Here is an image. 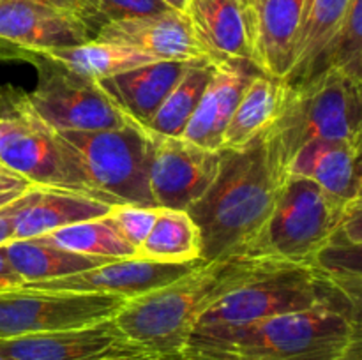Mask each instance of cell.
<instances>
[{
  "instance_id": "obj_1",
  "label": "cell",
  "mask_w": 362,
  "mask_h": 360,
  "mask_svg": "<svg viewBox=\"0 0 362 360\" xmlns=\"http://www.w3.org/2000/svg\"><path fill=\"white\" fill-rule=\"evenodd\" d=\"M269 261L232 256L204 263L170 284L129 299L113 323L141 355L179 360L202 314L271 268Z\"/></svg>"
},
{
  "instance_id": "obj_2",
  "label": "cell",
  "mask_w": 362,
  "mask_h": 360,
  "mask_svg": "<svg viewBox=\"0 0 362 360\" xmlns=\"http://www.w3.org/2000/svg\"><path fill=\"white\" fill-rule=\"evenodd\" d=\"M218 175L187 207L200 233L205 263L240 256L264 226L285 176L276 172L262 134L240 148H223Z\"/></svg>"
},
{
  "instance_id": "obj_3",
  "label": "cell",
  "mask_w": 362,
  "mask_h": 360,
  "mask_svg": "<svg viewBox=\"0 0 362 360\" xmlns=\"http://www.w3.org/2000/svg\"><path fill=\"white\" fill-rule=\"evenodd\" d=\"M262 140L281 176L311 141H362V81L332 67L303 83L281 80L278 108Z\"/></svg>"
},
{
  "instance_id": "obj_4",
  "label": "cell",
  "mask_w": 362,
  "mask_h": 360,
  "mask_svg": "<svg viewBox=\"0 0 362 360\" xmlns=\"http://www.w3.org/2000/svg\"><path fill=\"white\" fill-rule=\"evenodd\" d=\"M361 321L329 309L281 314L243 327L194 328L184 360H308L345 344Z\"/></svg>"
},
{
  "instance_id": "obj_5",
  "label": "cell",
  "mask_w": 362,
  "mask_h": 360,
  "mask_svg": "<svg viewBox=\"0 0 362 360\" xmlns=\"http://www.w3.org/2000/svg\"><path fill=\"white\" fill-rule=\"evenodd\" d=\"M350 205L336 200L311 180L288 173L279 186L267 221L240 256L310 267L315 254L341 224Z\"/></svg>"
},
{
  "instance_id": "obj_6",
  "label": "cell",
  "mask_w": 362,
  "mask_h": 360,
  "mask_svg": "<svg viewBox=\"0 0 362 360\" xmlns=\"http://www.w3.org/2000/svg\"><path fill=\"white\" fill-rule=\"evenodd\" d=\"M310 309L336 311L361 321V304L313 268L279 265L212 304L194 328L243 327Z\"/></svg>"
},
{
  "instance_id": "obj_7",
  "label": "cell",
  "mask_w": 362,
  "mask_h": 360,
  "mask_svg": "<svg viewBox=\"0 0 362 360\" xmlns=\"http://www.w3.org/2000/svg\"><path fill=\"white\" fill-rule=\"evenodd\" d=\"M90 186L112 205L156 207L148 187L147 129L131 120L117 129L57 131Z\"/></svg>"
},
{
  "instance_id": "obj_8",
  "label": "cell",
  "mask_w": 362,
  "mask_h": 360,
  "mask_svg": "<svg viewBox=\"0 0 362 360\" xmlns=\"http://www.w3.org/2000/svg\"><path fill=\"white\" fill-rule=\"evenodd\" d=\"M28 64L35 67L37 83L25 92L30 112L53 131L117 129L129 116L101 90L98 81L32 52Z\"/></svg>"
},
{
  "instance_id": "obj_9",
  "label": "cell",
  "mask_w": 362,
  "mask_h": 360,
  "mask_svg": "<svg viewBox=\"0 0 362 360\" xmlns=\"http://www.w3.org/2000/svg\"><path fill=\"white\" fill-rule=\"evenodd\" d=\"M0 164L20 175L30 186L73 191L112 205L90 186L59 133L30 112L27 97L13 126L0 138Z\"/></svg>"
},
{
  "instance_id": "obj_10",
  "label": "cell",
  "mask_w": 362,
  "mask_h": 360,
  "mask_svg": "<svg viewBox=\"0 0 362 360\" xmlns=\"http://www.w3.org/2000/svg\"><path fill=\"white\" fill-rule=\"evenodd\" d=\"M126 302L127 299L117 295L4 289L0 292V339L103 323L113 320Z\"/></svg>"
},
{
  "instance_id": "obj_11",
  "label": "cell",
  "mask_w": 362,
  "mask_h": 360,
  "mask_svg": "<svg viewBox=\"0 0 362 360\" xmlns=\"http://www.w3.org/2000/svg\"><path fill=\"white\" fill-rule=\"evenodd\" d=\"M147 140L148 187L154 205L158 208L187 210L214 182L221 152L148 129Z\"/></svg>"
},
{
  "instance_id": "obj_12",
  "label": "cell",
  "mask_w": 362,
  "mask_h": 360,
  "mask_svg": "<svg viewBox=\"0 0 362 360\" xmlns=\"http://www.w3.org/2000/svg\"><path fill=\"white\" fill-rule=\"evenodd\" d=\"M204 263L205 261L202 260L191 261V263H156V261L140 260L134 256L122 258V260H112L90 270L78 272L66 277L25 282L21 288L39 289V292L117 295L129 300L170 284Z\"/></svg>"
},
{
  "instance_id": "obj_13",
  "label": "cell",
  "mask_w": 362,
  "mask_h": 360,
  "mask_svg": "<svg viewBox=\"0 0 362 360\" xmlns=\"http://www.w3.org/2000/svg\"><path fill=\"white\" fill-rule=\"evenodd\" d=\"M0 355L11 360H106L141 353L108 320L69 330L0 339Z\"/></svg>"
},
{
  "instance_id": "obj_14",
  "label": "cell",
  "mask_w": 362,
  "mask_h": 360,
  "mask_svg": "<svg viewBox=\"0 0 362 360\" xmlns=\"http://www.w3.org/2000/svg\"><path fill=\"white\" fill-rule=\"evenodd\" d=\"M0 39L28 52H45L85 44L94 32L74 14L35 0H0Z\"/></svg>"
},
{
  "instance_id": "obj_15",
  "label": "cell",
  "mask_w": 362,
  "mask_h": 360,
  "mask_svg": "<svg viewBox=\"0 0 362 360\" xmlns=\"http://www.w3.org/2000/svg\"><path fill=\"white\" fill-rule=\"evenodd\" d=\"M95 41L129 46L158 60H193L205 55L184 11L168 9L148 16L106 23L95 32Z\"/></svg>"
},
{
  "instance_id": "obj_16",
  "label": "cell",
  "mask_w": 362,
  "mask_h": 360,
  "mask_svg": "<svg viewBox=\"0 0 362 360\" xmlns=\"http://www.w3.org/2000/svg\"><path fill=\"white\" fill-rule=\"evenodd\" d=\"M112 207L73 191L32 186L9 203L13 240L35 239L64 226L103 217Z\"/></svg>"
},
{
  "instance_id": "obj_17",
  "label": "cell",
  "mask_w": 362,
  "mask_h": 360,
  "mask_svg": "<svg viewBox=\"0 0 362 360\" xmlns=\"http://www.w3.org/2000/svg\"><path fill=\"white\" fill-rule=\"evenodd\" d=\"M304 0H247L251 20V60L260 73L285 80Z\"/></svg>"
},
{
  "instance_id": "obj_18",
  "label": "cell",
  "mask_w": 362,
  "mask_h": 360,
  "mask_svg": "<svg viewBox=\"0 0 362 360\" xmlns=\"http://www.w3.org/2000/svg\"><path fill=\"white\" fill-rule=\"evenodd\" d=\"M184 14L212 62H250L251 20L247 0H187Z\"/></svg>"
},
{
  "instance_id": "obj_19",
  "label": "cell",
  "mask_w": 362,
  "mask_h": 360,
  "mask_svg": "<svg viewBox=\"0 0 362 360\" xmlns=\"http://www.w3.org/2000/svg\"><path fill=\"white\" fill-rule=\"evenodd\" d=\"M260 71L247 60L216 64L214 74L180 138L209 150H221L223 134L240 95Z\"/></svg>"
},
{
  "instance_id": "obj_20",
  "label": "cell",
  "mask_w": 362,
  "mask_h": 360,
  "mask_svg": "<svg viewBox=\"0 0 362 360\" xmlns=\"http://www.w3.org/2000/svg\"><path fill=\"white\" fill-rule=\"evenodd\" d=\"M362 141L317 140L300 148L290 162V175L304 176L341 203L361 201Z\"/></svg>"
},
{
  "instance_id": "obj_21",
  "label": "cell",
  "mask_w": 362,
  "mask_h": 360,
  "mask_svg": "<svg viewBox=\"0 0 362 360\" xmlns=\"http://www.w3.org/2000/svg\"><path fill=\"white\" fill-rule=\"evenodd\" d=\"M189 60H158L98 81L101 90L134 122L145 124L161 106Z\"/></svg>"
},
{
  "instance_id": "obj_22",
  "label": "cell",
  "mask_w": 362,
  "mask_h": 360,
  "mask_svg": "<svg viewBox=\"0 0 362 360\" xmlns=\"http://www.w3.org/2000/svg\"><path fill=\"white\" fill-rule=\"evenodd\" d=\"M352 0H304L293 60L283 81L303 83L318 74L322 55L349 14Z\"/></svg>"
},
{
  "instance_id": "obj_23",
  "label": "cell",
  "mask_w": 362,
  "mask_h": 360,
  "mask_svg": "<svg viewBox=\"0 0 362 360\" xmlns=\"http://www.w3.org/2000/svg\"><path fill=\"white\" fill-rule=\"evenodd\" d=\"M11 267L25 282L66 277L112 261V258L83 256L60 249L41 239L11 240L4 244Z\"/></svg>"
},
{
  "instance_id": "obj_24",
  "label": "cell",
  "mask_w": 362,
  "mask_h": 360,
  "mask_svg": "<svg viewBox=\"0 0 362 360\" xmlns=\"http://www.w3.org/2000/svg\"><path fill=\"white\" fill-rule=\"evenodd\" d=\"M35 53L94 81L106 80V78L117 76V74L126 73V71L158 62L156 56L140 52L136 48L101 42L95 41V39L80 46L45 49V52Z\"/></svg>"
},
{
  "instance_id": "obj_25",
  "label": "cell",
  "mask_w": 362,
  "mask_h": 360,
  "mask_svg": "<svg viewBox=\"0 0 362 360\" xmlns=\"http://www.w3.org/2000/svg\"><path fill=\"white\" fill-rule=\"evenodd\" d=\"M134 258L156 263L200 260V233L186 210L158 208V215Z\"/></svg>"
},
{
  "instance_id": "obj_26",
  "label": "cell",
  "mask_w": 362,
  "mask_h": 360,
  "mask_svg": "<svg viewBox=\"0 0 362 360\" xmlns=\"http://www.w3.org/2000/svg\"><path fill=\"white\" fill-rule=\"evenodd\" d=\"M281 94V80L264 73L253 80L240 95L223 134V148H240L260 136L274 116Z\"/></svg>"
},
{
  "instance_id": "obj_27",
  "label": "cell",
  "mask_w": 362,
  "mask_h": 360,
  "mask_svg": "<svg viewBox=\"0 0 362 360\" xmlns=\"http://www.w3.org/2000/svg\"><path fill=\"white\" fill-rule=\"evenodd\" d=\"M214 69L216 64L209 56L189 60L180 80L144 127L166 136H180L193 116Z\"/></svg>"
},
{
  "instance_id": "obj_28",
  "label": "cell",
  "mask_w": 362,
  "mask_h": 360,
  "mask_svg": "<svg viewBox=\"0 0 362 360\" xmlns=\"http://www.w3.org/2000/svg\"><path fill=\"white\" fill-rule=\"evenodd\" d=\"M35 239H41L45 242L60 247V249L71 251V253L83 254V256L122 260V258H133L136 254L134 247L129 246L117 233V229L106 219V215L64 226V228L55 229L48 235L35 236Z\"/></svg>"
},
{
  "instance_id": "obj_29",
  "label": "cell",
  "mask_w": 362,
  "mask_h": 360,
  "mask_svg": "<svg viewBox=\"0 0 362 360\" xmlns=\"http://www.w3.org/2000/svg\"><path fill=\"white\" fill-rule=\"evenodd\" d=\"M329 67L362 81V0H352L349 14L322 55L318 73Z\"/></svg>"
},
{
  "instance_id": "obj_30",
  "label": "cell",
  "mask_w": 362,
  "mask_h": 360,
  "mask_svg": "<svg viewBox=\"0 0 362 360\" xmlns=\"http://www.w3.org/2000/svg\"><path fill=\"white\" fill-rule=\"evenodd\" d=\"M158 215V207H141L133 203L113 205L106 214V219L112 222L120 236L126 240L134 251L144 244L145 236L151 232L152 224Z\"/></svg>"
},
{
  "instance_id": "obj_31",
  "label": "cell",
  "mask_w": 362,
  "mask_h": 360,
  "mask_svg": "<svg viewBox=\"0 0 362 360\" xmlns=\"http://www.w3.org/2000/svg\"><path fill=\"white\" fill-rule=\"evenodd\" d=\"M98 16L99 28L106 23L127 18L148 16L172 9L163 0H88Z\"/></svg>"
},
{
  "instance_id": "obj_32",
  "label": "cell",
  "mask_w": 362,
  "mask_h": 360,
  "mask_svg": "<svg viewBox=\"0 0 362 360\" xmlns=\"http://www.w3.org/2000/svg\"><path fill=\"white\" fill-rule=\"evenodd\" d=\"M35 2L45 4V6L53 7V9L64 11V13L74 14V16H78L81 21L88 25V28L94 32V35L99 30L98 16H95L94 7H92L88 0H35Z\"/></svg>"
},
{
  "instance_id": "obj_33",
  "label": "cell",
  "mask_w": 362,
  "mask_h": 360,
  "mask_svg": "<svg viewBox=\"0 0 362 360\" xmlns=\"http://www.w3.org/2000/svg\"><path fill=\"white\" fill-rule=\"evenodd\" d=\"M308 360H362V337L359 334L352 335L345 344L338 346L334 349L320 353V355L313 356Z\"/></svg>"
},
{
  "instance_id": "obj_34",
  "label": "cell",
  "mask_w": 362,
  "mask_h": 360,
  "mask_svg": "<svg viewBox=\"0 0 362 360\" xmlns=\"http://www.w3.org/2000/svg\"><path fill=\"white\" fill-rule=\"evenodd\" d=\"M21 286H23V279H21L20 275L14 272V268L11 267L6 247L0 246V292H4V289L21 288Z\"/></svg>"
},
{
  "instance_id": "obj_35",
  "label": "cell",
  "mask_w": 362,
  "mask_h": 360,
  "mask_svg": "<svg viewBox=\"0 0 362 360\" xmlns=\"http://www.w3.org/2000/svg\"><path fill=\"white\" fill-rule=\"evenodd\" d=\"M32 187L27 180L21 179L14 172L7 169L6 166L0 164V193H7V191H25Z\"/></svg>"
},
{
  "instance_id": "obj_36",
  "label": "cell",
  "mask_w": 362,
  "mask_h": 360,
  "mask_svg": "<svg viewBox=\"0 0 362 360\" xmlns=\"http://www.w3.org/2000/svg\"><path fill=\"white\" fill-rule=\"evenodd\" d=\"M32 52L28 49L20 48L16 44H11V42L0 39V62H7V60H25L28 62Z\"/></svg>"
},
{
  "instance_id": "obj_37",
  "label": "cell",
  "mask_w": 362,
  "mask_h": 360,
  "mask_svg": "<svg viewBox=\"0 0 362 360\" xmlns=\"http://www.w3.org/2000/svg\"><path fill=\"white\" fill-rule=\"evenodd\" d=\"M13 240V217L9 212V203L0 208V246Z\"/></svg>"
},
{
  "instance_id": "obj_38",
  "label": "cell",
  "mask_w": 362,
  "mask_h": 360,
  "mask_svg": "<svg viewBox=\"0 0 362 360\" xmlns=\"http://www.w3.org/2000/svg\"><path fill=\"white\" fill-rule=\"evenodd\" d=\"M20 94V88H14L6 85V87H0V109L7 108L11 102L16 99V95Z\"/></svg>"
},
{
  "instance_id": "obj_39",
  "label": "cell",
  "mask_w": 362,
  "mask_h": 360,
  "mask_svg": "<svg viewBox=\"0 0 362 360\" xmlns=\"http://www.w3.org/2000/svg\"><path fill=\"white\" fill-rule=\"evenodd\" d=\"M21 193H23V191H7V193H0V208L6 207V205L11 203L13 200H16Z\"/></svg>"
},
{
  "instance_id": "obj_40",
  "label": "cell",
  "mask_w": 362,
  "mask_h": 360,
  "mask_svg": "<svg viewBox=\"0 0 362 360\" xmlns=\"http://www.w3.org/2000/svg\"><path fill=\"white\" fill-rule=\"evenodd\" d=\"M163 2L168 4L172 9H177V11H184V7H186V2L187 0H163Z\"/></svg>"
},
{
  "instance_id": "obj_41",
  "label": "cell",
  "mask_w": 362,
  "mask_h": 360,
  "mask_svg": "<svg viewBox=\"0 0 362 360\" xmlns=\"http://www.w3.org/2000/svg\"><path fill=\"white\" fill-rule=\"evenodd\" d=\"M106 360H163V359H156V356H145V355H134V356H119V359H106Z\"/></svg>"
},
{
  "instance_id": "obj_42",
  "label": "cell",
  "mask_w": 362,
  "mask_h": 360,
  "mask_svg": "<svg viewBox=\"0 0 362 360\" xmlns=\"http://www.w3.org/2000/svg\"><path fill=\"white\" fill-rule=\"evenodd\" d=\"M0 360H11V359H6V356H2V355H0Z\"/></svg>"
},
{
  "instance_id": "obj_43",
  "label": "cell",
  "mask_w": 362,
  "mask_h": 360,
  "mask_svg": "<svg viewBox=\"0 0 362 360\" xmlns=\"http://www.w3.org/2000/svg\"><path fill=\"white\" fill-rule=\"evenodd\" d=\"M179 360H184V359H179Z\"/></svg>"
}]
</instances>
